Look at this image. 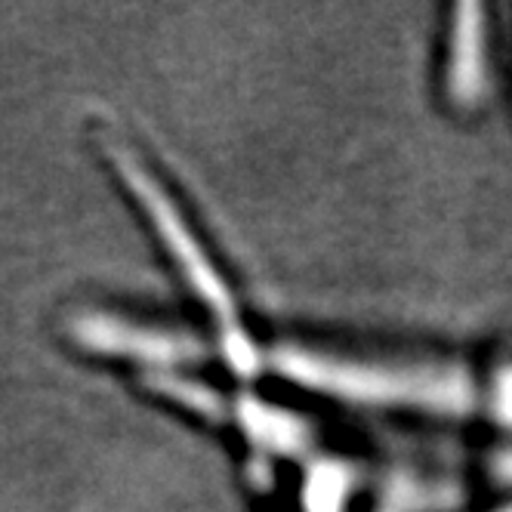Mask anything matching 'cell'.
<instances>
[{
    "label": "cell",
    "mask_w": 512,
    "mask_h": 512,
    "mask_svg": "<svg viewBox=\"0 0 512 512\" xmlns=\"http://www.w3.org/2000/svg\"><path fill=\"white\" fill-rule=\"evenodd\" d=\"M281 371L346 398L408 401V405H429L442 411H460L469 405L466 377L442 368H386V364H352L324 355L287 352L281 355Z\"/></svg>",
    "instance_id": "cell-1"
},
{
    "label": "cell",
    "mask_w": 512,
    "mask_h": 512,
    "mask_svg": "<svg viewBox=\"0 0 512 512\" xmlns=\"http://www.w3.org/2000/svg\"><path fill=\"white\" fill-rule=\"evenodd\" d=\"M479 7L457 10V31H454V65H451V90L457 102H469L482 87V28L475 22Z\"/></svg>",
    "instance_id": "cell-2"
}]
</instances>
